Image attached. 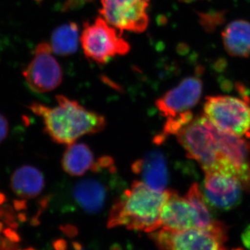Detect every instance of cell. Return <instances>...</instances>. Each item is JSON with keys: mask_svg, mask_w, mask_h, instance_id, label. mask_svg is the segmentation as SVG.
<instances>
[{"mask_svg": "<svg viewBox=\"0 0 250 250\" xmlns=\"http://www.w3.org/2000/svg\"><path fill=\"white\" fill-rule=\"evenodd\" d=\"M121 31L103 17L93 23H85L80 43L85 57L98 64H105L117 56L126 55L130 45L122 37Z\"/></svg>", "mask_w": 250, "mask_h": 250, "instance_id": "6", "label": "cell"}, {"mask_svg": "<svg viewBox=\"0 0 250 250\" xmlns=\"http://www.w3.org/2000/svg\"><path fill=\"white\" fill-rule=\"evenodd\" d=\"M3 228H4V225H3L2 223L0 222V233H1V231H3Z\"/></svg>", "mask_w": 250, "mask_h": 250, "instance_id": "27", "label": "cell"}, {"mask_svg": "<svg viewBox=\"0 0 250 250\" xmlns=\"http://www.w3.org/2000/svg\"><path fill=\"white\" fill-rule=\"evenodd\" d=\"M91 0H67L63 6L64 10L73 9L84 4Z\"/></svg>", "mask_w": 250, "mask_h": 250, "instance_id": "21", "label": "cell"}, {"mask_svg": "<svg viewBox=\"0 0 250 250\" xmlns=\"http://www.w3.org/2000/svg\"><path fill=\"white\" fill-rule=\"evenodd\" d=\"M182 1H188H188H192V0H182Z\"/></svg>", "mask_w": 250, "mask_h": 250, "instance_id": "29", "label": "cell"}, {"mask_svg": "<svg viewBox=\"0 0 250 250\" xmlns=\"http://www.w3.org/2000/svg\"><path fill=\"white\" fill-rule=\"evenodd\" d=\"M80 42L76 23L69 22L56 28L51 36L50 45L54 54L66 56L75 54Z\"/></svg>", "mask_w": 250, "mask_h": 250, "instance_id": "17", "label": "cell"}, {"mask_svg": "<svg viewBox=\"0 0 250 250\" xmlns=\"http://www.w3.org/2000/svg\"><path fill=\"white\" fill-rule=\"evenodd\" d=\"M176 136L187 155L197 161L205 172H222L238 177L220 152L211 123L205 116L193 118Z\"/></svg>", "mask_w": 250, "mask_h": 250, "instance_id": "3", "label": "cell"}, {"mask_svg": "<svg viewBox=\"0 0 250 250\" xmlns=\"http://www.w3.org/2000/svg\"><path fill=\"white\" fill-rule=\"evenodd\" d=\"M5 201V197L3 195L0 194V205L3 203Z\"/></svg>", "mask_w": 250, "mask_h": 250, "instance_id": "26", "label": "cell"}, {"mask_svg": "<svg viewBox=\"0 0 250 250\" xmlns=\"http://www.w3.org/2000/svg\"><path fill=\"white\" fill-rule=\"evenodd\" d=\"M204 197L207 203L219 210H228L241 201L243 183L238 177L222 172H205Z\"/></svg>", "mask_w": 250, "mask_h": 250, "instance_id": "11", "label": "cell"}, {"mask_svg": "<svg viewBox=\"0 0 250 250\" xmlns=\"http://www.w3.org/2000/svg\"><path fill=\"white\" fill-rule=\"evenodd\" d=\"M13 192L23 198H34L40 195L45 187L43 174L31 166H23L15 170L11 179Z\"/></svg>", "mask_w": 250, "mask_h": 250, "instance_id": "15", "label": "cell"}, {"mask_svg": "<svg viewBox=\"0 0 250 250\" xmlns=\"http://www.w3.org/2000/svg\"><path fill=\"white\" fill-rule=\"evenodd\" d=\"M27 204L25 201H17L14 202V207L17 210H21L25 209L27 208Z\"/></svg>", "mask_w": 250, "mask_h": 250, "instance_id": "24", "label": "cell"}, {"mask_svg": "<svg viewBox=\"0 0 250 250\" xmlns=\"http://www.w3.org/2000/svg\"><path fill=\"white\" fill-rule=\"evenodd\" d=\"M108 190L103 182L97 179H85L77 182L72 190V197L83 211L95 214L106 203Z\"/></svg>", "mask_w": 250, "mask_h": 250, "instance_id": "13", "label": "cell"}, {"mask_svg": "<svg viewBox=\"0 0 250 250\" xmlns=\"http://www.w3.org/2000/svg\"><path fill=\"white\" fill-rule=\"evenodd\" d=\"M19 246L8 238L0 236V250H17Z\"/></svg>", "mask_w": 250, "mask_h": 250, "instance_id": "19", "label": "cell"}, {"mask_svg": "<svg viewBox=\"0 0 250 250\" xmlns=\"http://www.w3.org/2000/svg\"><path fill=\"white\" fill-rule=\"evenodd\" d=\"M95 161L93 153L85 143L69 145L62 156V169L74 177H80L93 170Z\"/></svg>", "mask_w": 250, "mask_h": 250, "instance_id": "16", "label": "cell"}, {"mask_svg": "<svg viewBox=\"0 0 250 250\" xmlns=\"http://www.w3.org/2000/svg\"><path fill=\"white\" fill-rule=\"evenodd\" d=\"M160 223L161 228L184 230L210 228L219 221L212 216L198 184L195 183L184 197L171 190L161 211Z\"/></svg>", "mask_w": 250, "mask_h": 250, "instance_id": "4", "label": "cell"}, {"mask_svg": "<svg viewBox=\"0 0 250 250\" xmlns=\"http://www.w3.org/2000/svg\"><path fill=\"white\" fill-rule=\"evenodd\" d=\"M170 192L156 191L144 182L135 181L112 206L108 228L125 227L146 233L156 231L161 228V211Z\"/></svg>", "mask_w": 250, "mask_h": 250, "instance_id": "2", "label": "cell"}, {"mask_svg": "<svg viewBox=\"0 0 250 250\" xmlns=\"http://www.w3.org/2000/svg\"><path fill=\"white\" fill-rule=\"evenodd\" d=\"M133 172L156 191H165L168 184V171L165 156L159 151L148 152L131 166Z\"/></svg>", "mask_w": 250, "mask_h": 250, "instance_id": "12", "label": "cell"}, {"mask_svg": "<svg viewBox=\"0 0 250 250\" xmlns=\"http://www.w3.org/2000/svg\"><path fill=\"white\" fill-rule=\"evenodd\" d=\"M9 123L2 114L0 113V143L6 139L9 134Z\"/></svg>", "mask_w": 250, "mask_h": 250, "instance_id": "18", "label": "cell"}, {"mask_svg": "<svg viewBox=\"0 0 250 250\" xmlns=\"http://www.w3.org/2000/svg\"><path fill=\"white\" fill-rule=\"evenodd\" d=\"M17 250H20V249H18Z\"/></svg>", "mask_w": 250, "mask_h": 250, "instance_id": "31", "label": "cell"}, {"mask_svg": "<svg viewBox=\"0 0 250 250\" xmlns=\"http://www.w3.org/2000/svg\"><path fill=\"white\" fill-rule=\"evenodd\" d=\"M202 90L203 83L200 77H187L156 100V108L166 118L191 111L200 101Z\"/></svg>", "mask_w": 250, "mask_h": 250, "instance_id": "10", "label": "cell"}, {"mask_svg": "<svg viewBox=\"0 0 250 250\" xmlns=\"http://www.w3.org/2000/svg\"><path fill=\"white\" fill-rule=\"evenodd\" d=\"M242 250L238 249V250Z\"/></svg>", "mask_w": 250, "mask_h": 250, "instance_id": "30", "label": "cell"}, {"mask_svg": "<svg viewBox=\"0 0 250 250\" xmlns=\"http://www.w3.org/2000/svg\"><path fill=\"white\" fill-rule=\"evenodd\" d=\"M53 246L55 250H66V243L63 240H57L54 242Z\"/></svg>", "mask_w": 250, "mask_h": 250, "instance_id": "23", "label": "cell"}, {"mask_svg": "<svg viewBox=\"0 0 250 250\" xmlns=\"http://www.w3.org/2000/svg\"><path fill=\"white\" fill-rule=\"evenodd\" d=\"M24 250H36L34 249V248H31V247H30V248H26V249H24Z\"/></svg>", "mask_w": 250, "mask_h": 250, "instance_id": "28", "label": "cell"}, {"mask_svg": "<svg viewBox=\"0 0 250 250\" xmlns=\"http://www.w3.org/2000/svg\"><path fill=\"white\" fill-rule=\"evenodd\" d=\"M3 233L5 237L10 241L14 242L15 243H19L21 241V236L18 235V233L16 231L13 230V229L6 228L3 230Z\"/></svg>", "mask_w": 250, "mask_h": 250, "instance_id": "20", "label": "cell"}, {"mask_svg": "<svg viewBox=\"0 0 250 250\" xmlns=\"http://www.w3.org/2000/svg\"><path fill=\"white\" fill-rule=\"evenodd\" d=\"M18 219L21 223H24V222L27 221V215H26L25 213H20L18 215Z\"/></svg>", "mask_w": 250, "mask_h": 250, "instance_id": "25", "label": "cell"}, {"mask_svg": "<svg viewBox=\"0 0 250 250\" xmlns=\"http://www.w3.org/2000/svg\"><path fill=\"white\" fill-rule=\"evenodd\" d=\"M53 53L50 44L41 42L36 47L34 57L22 72L28 86L36 93H48L62 83V68Z\"/></svg>", "mask_w": 250, "mask_h": 250, "instance_id": "8", "label": "cell"}, {"mask_svg": "<svg viewBox=\"0 0 250 250\" xmlns=\"http://www.w3.org/2000/svg\"><path fill=\"white\" fill-rule=\"evenodd\" d=\"M56 99L58 105L54 107L39 103L30 106L31 111L42 118L45 133L54 142L69 146L82 136L100 133L106 127L104 116L63 95Z\"/></svg>", "mask_w": 250, "mask_h": 250, "instance_id": "1", "label": "cell"}, {"mask_svg": "<svg viewBox=\"0 0 250 250\" xmlns=\"http://www.w3.org/2000/svg\"><path fill=\"white\" fill-rule=\"evenodd\" d=\"M241 241L245 248L248 250H250V225H248L242 233Z\"/></svg>", "mask_w": 250, "mask_h": 250, "instance_id": "22", "label": "cell"}, {"mask_svg": "<svg viewBox=\"0 0 250 250\" xmlns=\"http://www.w3.org/2000/svg\"><path fill=\"white\" fill-rule=\"evenodd\" d=\"M204 116L218 129L241 137H250V104L229 95L208 97Z\"/></svg>", "mask_w": 250, "mask_h": 250, "instance_id": "7", "label": "cell"}, {"mask_svg": "<svg viewBox=\"0 0 250 250\" xmlns=\"http://www.w3.org/2000/svg\"><path fill=\"white\" fill-rule=\"evenodd\" d=\"M225 50L230 56L246 58L250 56V22L237 20L228 24L222 33Z\"/></svg>", "mask_w": 250, "mask_h": 250, "instance_id": "14", "label": "cell"}, {"mask_svg": "<svg viewBox=\"0 0 250 250\" xmlns=\"http://www.w3.org/2000/svg\"><path fill=\"white\" fill-rule=\"evenodd\" d=\"M150 0H101L102 17L123 32L143 33L149 24L147 9Z\"/></svg>", "mask_w": 250, "mask_h": 250, "instance_id": "9", "label": "cell"}, {"mask_svg": "<svg viewBox=\"0 0 250 250\" xmlns=\"http://www.w3.org/2000/svg\"><path fill=\"white\" fill-rule=\"evenodd\" d=\"M151 233V238L161 250H228L225 247L228 229L221 222L208 228H161Z\"/></svg>", "mask_w": 250, "mask_h": 250, "instance_id": "5", "label": "cell"}]
</instances>
